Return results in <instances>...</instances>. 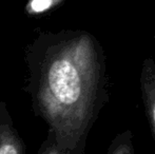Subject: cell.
Segmentation results:
<instances>
[{
	"label": "cell",
	"instance_id": "cell-1",
	"mask_svg": "<svg viewBox=\"0 0 155 154\" xmlns=\"http://www.w3.org/2000/svg\"><path fill=\"white\" fill-rule=\"evenodd\" d=\"M104 81V53L88 33L68 40L48 64L45 81L48 110L71 148L99 109Z\"/></svg>",
	"mask_w": 155,
	"mask_h": 154
},
{
	"label": "cell",
	"instance_id": "cell-2",
	"mask_svg": "<svg viewBox=\"0 0 155 154\" xmlns=\"http://www.w3.org/2000/svg\"><path fill=\"white\" fill-rule=\"evenodd\" d=\"M140 90L146 115L155 140V64L151 58H146L141 66Z\"/></svg>",
	"mask_w": 155,
	"mask_h": 154
},
{
	"label": "cell",
	"instance_id": "cell-3",
	"mask_svg": "<svg viewBox=\"0 0 155 154\" xmlns=\"http://www.w3.org/2000/svg\"><path fill=\"white\" fill-rule=\"evenodd\" d=\"M108 154H135L133 146V135L130 130L118 134L113 139Z\"/></svg>",
	"mask_w": 155,
	"mask_h": 154
},
{
	"label": "cell",
	"instance_id": "cell-4",
	"mask_svg": "<svg viewBox=\"0 0 155 154\" xmlns=\"http://www.w3.org/2000/svg\"><path fill=\"white\" fill-rule=\"evenodd\" d=\"M0 154H22L17 139L8 132H0Z\"/></svg>",
	"mask_w": 155,
	"mask_h": 154
},
{
	"label": "cell",
	"instance_id": "cell-5",
	"mask_svg": "<svg viewBox=\"0 0 155 154\" xmlns=\"http://www.w3.org/2000/svg\"><path fill=\"white\" fill-rule=\"evenodd\" d=\"M63 0H29L27 4V12L32 15H39L55 8Z\"/></svg>",
	"mask_w": 155,
	"mask_h": 154
},
{
	"label": "cell",
	"instance_id": "cell-6",
	"mask_svg": "<svg viewBox=\"0 0 155 154\" xmlns=\"http://www.w3.org/2000/svg\"><path fill=\"white\" fill-rule=\"evenodd\" d=\"M154 39H155V34H154Z\"/></svg>",
	"mask_w": 155,
	"mask_h": 154
}]
</instances>
